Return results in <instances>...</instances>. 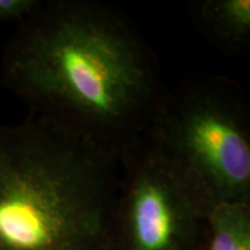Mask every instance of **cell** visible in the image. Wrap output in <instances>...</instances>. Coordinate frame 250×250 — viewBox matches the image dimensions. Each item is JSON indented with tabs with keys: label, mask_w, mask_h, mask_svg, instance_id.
I'll list each match as a JSON object with an SVG mask.
<instances>
[{
	"label": "cell",
	"mask_w": 250,
	"mask_h": 250,
	"mask_svg": "<svg viewBox=\"0 0 250 250\" xmlns=\"http://www.w3.org/2000/svg\"><path fill=\"white\" fill-rule=\"evenodd\" d=\"M204 250H250V204L214 205L208 219Z\"/></svg>",
	"instance_id": "obj_6"
},
{
	"label": "cell",
	"mask_w": 250,
	"mask_h": 250,
	"mask_svg": "<svg viewBox=\"0 0 250 250\" xmlns=\"http://www.w3.org/2000/svg\"><path fill=\"white\" fill-rule=\"evenodd\" d=\"M147 134L198 176L213 205L250 204V114L235 80L202 76L166 90Z\"/></svg>",
	"instance_id": "obj_3"
},
{
	"label": "cell",
	"mask_w": 250,
	"mask_h": 250,
	"mask_svg": "<svg viewBox=\"0 0 250 250\" xmlns=\"http://www.w3.org/2000/svg\"><path fill=\"white\" fill-rule=\"evenodd\" d=\"M120 161L29 115L0 124V250H110Z\"/></svg>",
	"instance_id": "obj_2"
},
{
	"label": "cell",
	"mask_w": 250,
	"mask_h": 250,
	"mask_svg": "<svg viewBox=\"0 0 250 250\" xmlns=\"http://www.w3.org/2000/svg\"><path fill=\"white\" fill-rule=\"evenodd\" d=\"M1 83L29 115L117 159L148 132L166 93L142 31L95 0L41 1L5 50Z\"/></svg>",
	"instance_id": "obj_1"
},
{
	"label": "cell",
	"mask_w": 250,
	"mask_h": 250,
	"mask_svg": "<svg viewBox=\"0 0 250 250\" xmlns=\"http://www.w3.org/2000/svg\"><path fill=\"white\" fill-rule=\"evenodd\" d=\"M118 161L110 250H204L214 205L198 176L147 133Z\"/></svg>",
	"instance_id": "obj_4"
},
{
	"label": "cell",
	"mask_w": 250,
	"mask_h": 250,
	"mask_svg": "<svg viewBox=\"0 0 250 250\" xmlns=\"http://www.w3.org/2000/svg\"><path fill=\"white\" fill-rule=\"evenodd\" d=\"M202 29L219 48L245 51L250 43V0H205L198 8Z\"/></svg>",
	"instance_id": "obj_5"
},
{
	"label": "cell",
	"mask_w": 250,
	"mask_h": 250,
	"mask_svg": "<svg viewBox=\"0 0 250 250\" xmlns=\"http://www.w3.org/2000/svg\"><path fill=\"white\" fill-rule=\"evenodd\" d=\"M41 4L40 0H0V23L22 21Z\"/></svg>",
	"instance_id": "obj_7"
}]
</instances>
